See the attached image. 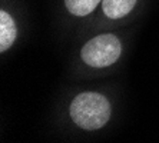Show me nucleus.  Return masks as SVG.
<instances>
[{
    "mask_svg": "<svg viewBox=\"0 0 159 143\" xmlns=\"http://www.w3.org/2000/svg\"><path fill=\"white\" fill-rule=\"evenodd\" d=\"M70 116L82 129H100L111 118V105L100 93H80L70 105Z\"/></svg>",
    "mask_w": 159,
    "mask_h": 143,
    "instance_id": "f257e3e1",
    "label": "nucleus"
},
{
    "mask_svg": "<svg viewBox=\"0 0 159 143\" xmlns=\"http://www.w3.org/2000/svg\"><path fill=\"white\" fill-rule=\"evenodd\" d=\"M120 56V42L113 34H100L82 49V59L92 67H106L115 63Z\"/></svg>",
    "mask_w": 159,
    "mask_h": 143,
    "instance_id": "f03ea898",
    "label": "nucleus"
},
{
    "mask_svg": "<svg viewBox=\"0 0 159 143\" xmlns=\"http://www.w3.org/2000/svg\"><path fill=\"white\" fill-rule=\"evenodd\" d=\"M16 39V25L10 15L0 11V50L4 51L10 47Z\"/></svg>",
    "mask_w": 159,
    "mask_h": 143,
    "instance_id": "7ed1b4c3",
    "label": "nucleus"
},
{
    "mask_svg": "<svg viewBox=\"0 0 159 143\" xmlns=\"http://www.w3.org/2000/svg\"><path fill=\"white\" fill-rule=\"evenodd\" d=\"M136 0H102L105 15L111 19H119L135 7Z\"/></svg>",
    "mask_w": 159,
    "mask_h": 143,
    "instance_id": "20e7f679",
    "label": "nucleus"
},
{
    "mask_svg": "<svg viewBox=\"0 0 159 143\" xmlns=\"http://www.w3.org/2000/svg\"><path fill=\"white\" fill-rule=\"evenodd\" d=\"M100 0H65L67 10L72 15L76 16H86L90 11L95 10Z\"/></svg>",
    "mask_w": 159,
    "mask_h": 143,
    "instance_id": "39448f33",
    "label": "nucleus"
}]
</instances>
